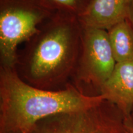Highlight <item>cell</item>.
I'll return each mask as SVG.
<instances>
[{"label": "cell", "instance_id": "9c48e42d", "mask_svg": "<svg viewBox=\"0 0 133 133\" xmlns=\"http://www.w3.org/2000/svg\"><path fill=\"white\" fill-rule=\"evenodd\" d=\"M56 12L79 17L86 11L91 0H40Z\"/></svg>", "mask_w": 133, "mask_h": 133}, {"label": "cell", "instance_id": "7a4b0ae2", "mask_svg": "<svg viewBox=\"0 0 133 133\" xmlns=\"http://www.w3.org/2000/svg\"><path fill=\"white\" fill-rule=\"evenodd\" d=\"M104 100L102 95H84L71 83L59 90L35 87L15 68L0 66V133H31L46 118L85 110Z\"/></svg>", "mask_w": 133, "mask_h": 133}, {"label": "cell", "instance_id": "8992f818", "mask_svg": "<svg viewBox=\"0 0 133 133\" xmlns=\"http://www.w3.org/2000/svg\"><path fill=\"white\" fill-rule=\"evenodd\" d=\"M101 95L114 104L123 115L131 116L133 109V60L116 63L103 84Z\"/></svg>", "mask_w": 133, "mask_h": 133}, {"label": "cell", "instance_id": "277c9868", "mask_svg": "<svg viewBox=\"0 0 133 133\" xmlns=\"http://www.w3.org/2000/svg\"><path fill=\"white\" fill-rule=\"evenodd\" d=\"M116 64L107 31L82 25L80 51L70 83L84 95H101Z\"/></svg>", "mask_w": 133, "mask_h": 133}, {"label": "cell", "instance_id": "52a82bcc", "mask_svg": "<svg viewBox=\"0 0 133 133\" xmlns=\"http://www.w3.org/2000/svg\"><path fill=\"white\" fill-rule=\"evenodd\" d=\"M132 0H91L78 17L83 26L107 30L128 18Z\"/></svg>", "mask_w": 133, "mask_h": 133}, {"label": "cell", "instance_id": "3957f363", "mask_svg": "<svg viewBox=\"0 0 133 133\" xmlns=\"http://www.w3.org/2000/svg\"><path fill=\"white\" fill-rule=\"evenodd\" d=\"M56 12L40 0H0V66L15 68L18 46Z\"/></svg>", "mask_w": 133, "mask_h": 133}, {"label": "cell", "instance_id": "5b68a950", "mask_svg": "<svg viewBox=\"0 0 133 133\" xmlns=\"http://www.w3.org/2000/svg\"><path fill=\"white\" fill-rule=\"evenodd\" d=\"M31 133H127L124 116L114 104L103 101L79 112L53 115L38 123Z\"/></svg>", "mask_w": 133, "mask_h": 133}, {"label": "cell", "instance_id": "6da1fadb", "mask_svg": "<svg viewBox=\"0 0 133 133\" xmlns=\"http://www.w3.org/2000/svg\"><path fill=\"white\" fill-rule=\"evenodd\" d=\"M82 25L78 17L56 12L18 52L15 69L35 87L59 90L70 83L79 54Z\"/></svg>", "mask_w": 133, "mask_h": 133}, {"label": "cell", "instance_id": "30bf717a", "mask_svg": "<svg viewBox=\"0 0 133 133\" xmlns=\"http://www.w3.org/2000/svg\"><path fill=\"white\" fill-rule=\"evenodd\" d=\"M124 125L127 133H133V118L132 116L124 118Z\"/></svg>", "mask_w": 133, "mask_h": 133}, {"label": "cell", "instance_id": "7c38bea8", "mask_svg": "<svg viewBox=\"0 0 133 133\" xmlns=\"http://www.w3.org/2000/svg\"><path fill=\"white\" fill-rule=\"evenodd\" d=\"M131 116H132V118H133V109H132V113H131Z\"/></svg>", "mask_w": 133, "mask_h": 133}, {"label": "cell", "instance_id": "ba28073f", "mask_svg": "<svg viewBox=\"0 0 133 133\" xmlns=\"http://www.w3.org/2000/svg\"><path fill=\"white\" fill-rule=\"evenodd\" d=\"M107 31L116 62L133 60V26L129 19L114 25Z\"/></svg>", "mask_w": 133, "mask_h": 133}, {"label": "cell", "instance_id": "8fae6325", "mask_svg": "<svg viewBox=\"0 0 133 133\" xmlns=\"http://www.w3.org/2000/svg\"><path fill=\"white\" fill-rule=\"evenodd\" d=\"M128 19H129V21L131 22V24L133 26V0L131 1V4L130 7V10H129V16Z\"/></svg>", "mask_w": 133, "mask_h": 133}]
</instances>
